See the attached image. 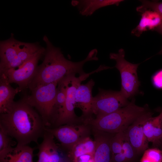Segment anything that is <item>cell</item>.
I'll return each mask as SVG.
<instances>
[{
    "instance_id": "1",
    "label": "cell",
    "mask_w": 162,
    "mask_h": 162,
    "mask_svg": "<svg viewBox=\"0 0 162 162\" xmlns=\"http://www.w3.org/2000/svg\"><path fill=\"white\" fill-rule=\"evenodd\" d=\"M43 40L46 47L42 63L38 66L35 74L28 86L30 90L41 85L59 82L64 77L71 74H85L83 67L87 62L97 61L98 51L91 50L86 57L79 62H73L65 58L60 49L54 46L47 37L45 35Z\"/></svg>"
},
{
    "instance_id": "2",
    "label": "cell",
    "mask_w": 162,
    "mask_h": 162,
    "mask_svg": "<svg viewBox=\"0 0 162 162\" xmlns=\"http://www.w3.org/2000/svg\"><path fill=\"white\" fill-rule=\"evenodd\" d=\"M46 127L40 116L22 100L15 102L7 112L0 114V128L16 140L17 145H28L33 142L38 144Z\"/></svg>"
},
{
    "instance_id": "3",
    "label": "cell",
    "mask_w": 162,
    "mask_h": 162,
    "mask_svg": "<svg viewBox=\"0 0 162 162\" xmlns=\"http://www.w3.org/2000/svg\"><path fill=\"white\" fill-rule=\"evenodd\" d=\"M148 107L138 106L132 99L127 106L109 114L86 120L93 129L116 134L126 130L139 117L148 111Z\"/></svg>"
},
{
    "instance_id": "4",
    "label": "cell",
    "mask_w": 162,
    "mask_h": 162,
    "mask_svg": "<svg viewBox=\"0 0 162 162\" xmlns=\"http://www.w3.org/2000/svg\"><path fill=\"white\" fill-rule=\"evenodd\" d=\"M58 82L38 86L22 100L37 110L46 127L51 124Z\"/></svg>"
},
{
    "instance_id": "5",
    "label": "cell",
    "mask_w": 162,
    "mask_h": 162,
    "mask_svg": "<svg viewBox=\"0 0 162 162\" xmlns=\"http://www.w3.org/2000/svg\"><path fill=\"white\" fill-rule=\"evenodd\" d=\"M125 52L123 49L117 53H111L110 58L116 62L115 66L119 71L121 80L120 91L127 99L131 98L139 92L140 82L138 80L137 69L140 64H133L125 59Z\"/></svg>"
},
{
    "instance_id": "6",
    "label": "cell",
    "mask_w": 162,
    "mask_h": 162,
    "mask_svg": "<svg viewBox=\"0 0 162 162\" xmlns=\"http://www.w3.org/2000/svg\"><path fill=\"white\" fill-rule=\"evenodd\" d=\"M130 102L120 91L105 90L99 88L98 93L93 97L92 114L96 118L109 114L128 105Z\"/></svg>"
},
{
    "instance_id": "7",
    "label": "cell",
    "mask_w": 162,
    "mask_h": 162,
    "mask_svg": "<svg viewBox=\"0 0 162 162\" xmlns=\"http://www.w3.org/2000/svg\"><path fill=\"white\" fill-rule=\"evenodd\" d=\"M91 73H86L77 77L75 74L65 76L67 87L66 100L62 112L55 122L57 126L73 124L78 120L74 112L76 91L82 82L86 79Z\"/></svg>"
},
{
    "instance_id": "8",
    "label": "cell",
    "mask_w": 162,
    "mask_h": 162,
    "mask_svg": "<svg viewBox=\"0 0 162 162\" xmlns=\"http://www.w3.org/2000/svg\"><path fill=\"white\" fill-rule=\"evenodd\" d=\"M45 51V48H43L17 69H10L2 74L6 76L10 84L15 83L18 85L20 92L28 88L35 73L38 61L44 54Z\"/></svg>"
},
{
    "instance_id": "9",
    "label": "cell",
    "mask_w": 162,
    "mask_h": 162,
    "mask_svg": "<svg viewBox=\"0 0 162 162\" xmlns=\"http://www.w3.org/2000/svg\"><path fill=\"white\" fill-rule=\"evenodd\" d=\"M46 131L55 137L69 150L77 142L88 136L89 130L84 125L74 126L70 124L61 126L53 129L46 128Z\"/></svg>"
},
{
    "instance_id": "10",
    "label": "cell",
    "mask_w": 162,
    "mask_h": 162,
    "mask_svg": "<svg viewBox=\"0 0 162 162\" xmlns=\"http://www.w3.org/2000/svg\"><path fill=\"white\" fill-rule=\"evenodd\" d=\"M153 113L149 110L139 117L127 129L126 133L130 143L140 156L148 148V142L144 134V124Z\"/></svg>"
},
{
    "instance_id": "11",
    "label": "cell",
    "mask_w": 162,
    "mask_h": 162,
    "mask_svg": "<svg viewBox=\"0 0 162 162\" xmlns=\"http://www.w3.org/2000/svg\"><path fill=\"white\" fill-rule=\"evenodd\" d=\"M17 41L12 34L8 39L0 41V74L9 69L18 68L22 64L18 56Z\"/></svg>"
},
{
    "instance_id": "12",
    "label": "cell",
    "mask_w": 162,
    "mask_h": 162,
    "mask_svg": "<svg viewBox=\"0 0 162 162\" xmlns=\"http://www.w3.org/2000/svg\"><path fill=\"white\" fill-rule=\"evenodd\" d=\"M92 129L95 143V150L93 157L94 162H110V142L115 134Z\"/></svg>"
},
{
    "instance_id": "13",
    "label": "cell",
    "mask_w": 162,
    "mask_h": 162,
    "mask_svg": "<svg viewBox=\"0 0 162 162\" xmlns=\"http://www.w3.org/2000/svg\"><path fill=\"white\" fill-rule=\"evenodd\" d=\"M95 82L91 79L85 84H81L77 88L75 94V106L81 110V118L85 120L92 118V105L93 97L92 91Z\"/></svg>"
},
{
    "instance_id": "14",
    "label": "cell",
    "mask_w": 162,
    "mask_h": 162,
    "mask_svg": "<svg viewBox=\"0 0 162 162\" xmlns=\"http://www.w3.org/2000/svg\"><path fill=\"white\" fill-rule=\"evenodd\" d=\"M139 23L132 30L131 34L139 37L144 32L155 30L162 23V19L159 14L154 10L147 9L142 12Z\"/></svg>"
},
{
    "instance_id": "15",
    "label": "cell",
    "mask_w": 162,
    "mask_h": 162,
    "mask_svg": "<svg viewBox=\"0 0 162 162\" xmlns=\"http://www.w3.org/2000/svg\"><path fill=\"white\" fill-rule=\"evenodd\" d=\"M33 151L28 145H17L0 154V162H33Z\"/></svg>"
},
{
    "instance_id": "16",
    "label": "cell",
    "mask_w": 162,
    "mask_h": 162,
    "mask_svg": "<svg viewBox=\"0 0 162 162\" xmlns=\"http://www.w3.org/2000/svg\"><path fill=\"white\" fill-rule=\"evenodd\" d=\"M0 76V113L7 112L14 103L15 95L19 92V89L13 88L4 74Z\"/></svg>"
},
{
    "instance_id": "17",
    "label": "cell",
    "mask_w": 162,
    "mask_h": 162,
    "mask_svg": "<svg viewBox=\"0 0 162 162\" xmlns=\"http://www.w3.org/2000/svg\"><path fill=\"white\" fill-rule=\"evenodd\" d=\"M122 0H74L72 5L76 7L80 14L86 16L92 15L96 10L101 8L109 5L118 6L123 1Z\"/></svg>"
},
{
    "instance_id": "18",
    "label": "cell",
    "mask_w": 162,
    "mask_h": 162,
    "mask_svg": "<svg viewBox=\"0 0 162 162\" xmlns=\"http://www.w3.org/2000/svg\"><path fill=\"white\" fill-rule=\"evenodd\" d=\"M143 130L148 142L155 147L160 146L162 138V110L157 116L149 118L145 122Z\"/></svg>"
},
{
    "instance_id": "19",
    "label": "cell",
    "mask_w": 162,
    "mask_h": 162,
    "mask_svg": "<svg viewBox=\"0 0 162 162\" xmlns=\"http://www.w3.org/2000/svg\"><path fill=\"white\" fill-rule=\"evenodd\" d=\"M95 150V143L88 136L85 137L76 143L69 150L68 157L73 162L79 157L85 154L94 157Z\"/></svg>"
},
{
    "instance_id": "20",
    "label": "cell",
    "mask_w": 162,
    "mask_h": 162,
    "mask_svg": "<svg viewBox=\"0 0 162 162\" xmlns=\"http://www.w3.org/2000/svg\"><path fill=\"white\" fill-rule=\"evenodd\" d=\"M139 155L129 142L124 131L122 152L111 156L110 162H137Z\"/></svg>"
},
{
    "instance_id": "21",
    "label": "cell",
    "mask_w": 162,
    "mask_h": 162,
    "mask_svg": "<svg viewBox=\"0 0 162 162\" xmlns=\"http://www.w3.org/2000/svg\"><path fill=\"white\" fill-rule=\"evenodd\" d=\"M66 83L65 77L58 83L55 101L53 107L52 121L55 122L61 114L66 100Z\"/></svg>"
},
{
    "instance_id": "22",
    "label": "cell",
    "mask_w": 162,
    "mask_h": 162,
    "mask_svg": "<svg viewBox=\"0 0 162 162\" xmlns=\"http://www.w3.org/2000/svg\"><path fill=\"white\" fill-rule=\"evenodd\" d=\"M17 44L18 57L22 64L34 56L43 48L34 43L18 40Z\"/></svg>"
},
{
    "instance_id": "23",
    "label": "cell",
    "mask_w": 162,
    "mask_h": 162,
    "mask_svg": "<svg viewBox=\"0 0 162 162\" xmlns=\"http://www.w3.org/2000/svg\"><path fill=\"white\" fill-rule=\"evenodd\" d=\"M43 140L39 146L38 159L37 162H48L52 148L55 143L54 136L46 131Z\"/></svg>"
},
{
    "instance_id": "24",
    "label": "cell",
    "mask_w": 162,
    "mask_h": 162,
    "mask_svg": "<svg viewBox=\"0 0 162 162\" xmlns=\"http://www.w3.org/2000/svg\"><path fill=\"white\" fill-rule=\"evenodd\" d=\"M142 4L137 7V11L142 13L147 9H150L156 11L160 16L162 19L161 25L154 30L162 35V2L150 1L147 0L140 1Z\"/></svg>"
},
{
    "instance_id": "25",
    "label": "cell",
    "mask_w": 162,
    "mask_h": 162,
    "mask_svg": "<svg viewBox=\"0 0 162 162\" xmlns=\"http://www.w3.org/2000/svg\"><path fill=\"white\" fill-rule=\"evenodd\" d=\"M140 162H162V151L156 148L147 149L144 152Z\"/></svg>"
},
{
    "instance_id": "26",
    "label": "cell",
    "mask_w": 162,
    "mask_h": 162,
    "mask_svg": "<svg viewBox=\"0 0 162 162\" xmlns=\"http://www.w3.org/2000/svg\"><path fill=\"white\" fill-rule=\"evenodd\" d=\"M124 131L115 134L112 137L110 142L111 155L122 152Z\"/></svg>"
},
{
    "instance_id": "27",
    "label": "cell",
    "mask_w": 162,
    "mask_h": 162,
    "mask_svg": "<svg viewBox=\"0 0 162 162\" xmlns=\"http://www.w3.org/2000/svg\"><path fill=\"white\" fill-rule=\"evenodd\" d=\"M0 128V154L13 147L17 143Z\"/></svg>"
},
{
    "instance_id": "28",
    "label": "cell",
    "mask_w": 162,
    "mask_h": 162,
    "mask_svg": "<svg viewBox=\"0 0 162 162\" xmlns=\"http://www.w3.org/2000/svg\"><path fill=\"white\" fill-rule=\"evenodd\" d=\"M151 81L155 88L162 89V69L157 71L151 77Z\"/></svg>"
},
{
    "instance_id": "29",
    "label": "cell",
    "mask_w": 162,
    "mask_h": 162,
    "mask_svg": "<svg viewBox=\"0 0 162 162\" xmlns=\"http://www.w3.org/2000/svg\"><path fill=\"white\" fill-rule=\"evenodd\" d=\"M64 159L58 152V146L55 143L51 149L48 162H64Z\"/></svg>"
},
{
    "instance_id": "30",
    "label": "cell",
    "mask_w": 162,
    "mask_h": 162,
    "mask_svg": "<svg viewBox=\"0 0 162 162\" xmlns=\"http://www.w3.org/2000/svg\"><path fill=\"white\" fill-rule=\"evenodd\" d=\"M160 146H161V150L162 151V138L161 140H160Z\"/></svg>"
},
{
    "instance_id": "31",
    "label": "cell",
    "mask_w": 162,
    "mask_h": 162,
    "mask_svg": "<svg viewBox=\"0 0 162 162\" xmlns=\"http://www.w3.org/2000/svg\"><path fill=\"white\" fill-rule=\"evenodd\" d=\"M158 54H160V55L162 54V47L161 48V50L158 53Z\"/></svg>"
},
{
    "instance_id": "32",
    "label": "cell",
    "mask_w": 162,
    "mask_h": 162,
    "mask_svg": "<svg viewBox=\"0 0 162 162\" xmlns=\"http://www.w3.org/2000/svg\"><path fill=\"white\" fill-rule=\"evenodd\" d=\"M64 162H71L69 159L68 160L64 161Z\"/></svg>"
}]
</instances>
